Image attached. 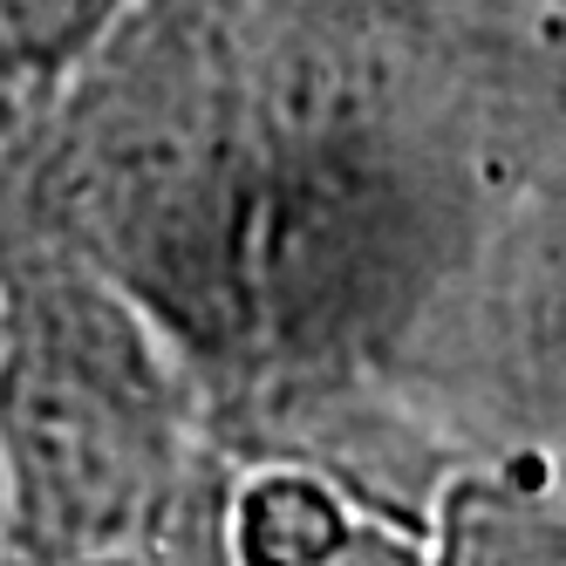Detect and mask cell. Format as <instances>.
<instances>
[{
	"instance_id": "cell-1",
	"label": "cell",
	"mask_w": 566,
	"mask_h": 566,
	"mask_svg": "<svg viewBox=\"0 0 566 566\" xmlns=\"http://www.w3.org/2000/svg\"><path fill=\"white\" fill-rule=\"evenodd\" d=\"M566 0H137L0 137V232L109 280L226 458L417 533L566 437Z\"/></svg>"
},
{
	"instance_id": "cell-2",
	"label": "cell",
	"mask_w": 566,
	"mask_h": 566,
	"mask_svg": "<svg viewBox=\"0 0 566 566\" xmlns=\"http://www.w3.org/2000/svg\"><path fill=\"white\" fill-rule=\"evenodd\" d=\"M206 458L150 321L69 253L0 232V566H130Z\"/></svg>"
},
{
	"instance_id": "cell-3",
	"label": "cell",
	"mask_w": 566,
	"mask_h": 566,
	"mask_svg": "<svg viewBox=\"0 0 566 566\" xmlns=\"http://www.w3.org/2000/svg\"><path fill=\"white\" fill-rule=\"evenodd\" d=\"M130 566H423L417 533L355 505L307 464L212 458Z\"/></svg>"
},
{
	"instance_id": "cell-5",
	"label": "cell",
	"mask_w": 566,
	"mask_h": 566,
	"mask_svg": "<svg viewBox=\"0 0 566 566\" xmlns=\"http://www.w3.org/2000/svg\"><path fill=\"white\" fill-rule=\"evenodd\" d=\"M137 0H0V137L28 124Z\"/></svg>"
},
{
	"instance_id": "cell-4",
	"label": "cell",
	"mask_w": 566,
	"mask_h": 566,
	"mask_svg": "<svg viewBox=\"0 0 566 566\" xmlns=\"http://www.w3.org/2000/svg\"><path fill=\"white\" fill-rule=\"evenodd\" d=\"M423 566H566L559 443H518L458 464L417 518Z\"/></svg>"
}]
</instances>
